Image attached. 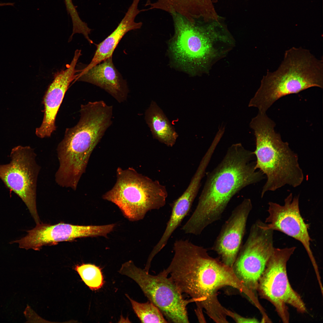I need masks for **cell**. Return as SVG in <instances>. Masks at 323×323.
Here are the masks:
<instances>
[{"label": "cell", "mask_w": 323, "mask_h": 323, "mask_svg": "<svg viewBox=\"0 0 323 323\" xmlns=\"http://www.w3.org/2000/svg\"><path fill=\"white\" fill-rule=\"evenodd\" d=\"M74 269L91 290H97L103 287V277L99 267L91 264H83L76 266Z\"/></svg>", "instance_id": "ffe728a7"}, {"label": "cell", "mask_w": 323, "mask_h": 323, "mask_svg": "<svg viewBox=\"0 0 323 323\" xmlns=\"http://www.w3.org/2000/svg\"><path fill=\"white\" fill-rule=\"evenodd\" d=\"M117 181L103 198L116 205L129 220L143 219L152 210H159L166 204L168 193L166 187L158 181L138 173L129 168L118 167Z\"/></svg>", "instance_id": "8992f818"}, {"label": "cell", "mask_w": 323, "mask_h": 323, "mask_svg": "<svg viewBox=\"0 0 323 323\" xmlns=\"http://www.w3.org/2000/svg\"><path fill=\"white\" fill-rule=\"evenodd\" d=\"M81 55V50H76L72 61L67 65L66 68L55 74L43 98L44 115L41 125L36 129V134L38 137H49L56 130L57 114L70 84L78 76V71L76 70V66Z\"/></svg>", "instance_id": "9a60e30c"}, {"label": "cell", "mask_w": 323, "mask_h": 323, "mask_svg": "<svg viewBox=\"0 0 323 323\" xmlns=\"http://www.w3.org/2000/svg\"><path fill=\"white\" fill-rule=\"evenodd\" d=\"M275 126L266 113L259 112L250 123L256 139V149L253 152L257 159L255 168L267 178L261 197L266 192L275 191L286 185L298 187L304 178L297 154L276 132Z\"/></svg>", "instance_id": "5b68a950"}, {"label": "cell", "mask_w": 323, "mask_h": 323, "mask_svg": "<svg viewBox=\"0 0 323 323\" xmlns=\"http://www.w3.org/2000/svg\"><path fill=\"white\" fill-rule=\"evenodd\" d=\"M174 254L165 273L182 294L195 301L197 309L205 310L218 323L227 322L228 310L218 300L217 292L229 286L245 294L252 301L256 296L239 279L233 267L210 256L204 247L188 240L174 243Z\"/></svg>", "instance_id": "6da1fadb"}, {"label": "cell", "mask_w": 323, "mask_h": 323, "mask_svg": "<svg viewBox=\"0 0 323 323\" xmlns=\"http://www.w3.org/2000/svg\"><path fill=\"white\" fill-rule=\"evenodd\" d=\"M228 316L231 317L236 322L238 323H257L259 322L258 320L255 319L245 318L239 316L238 314L233 313L230 310L228 311Z\"/></svg>", "instance_id": "7402d4cb"}, {"label": "cell", "mask_w": 323, "mask_h": 323, "mask_svg": "<svg viewBox=\"0 0 323 323\" xmlns=\"http://www.w3.org/2000/svg\"><path fill=\"white\" fill-rule=\"evenodd\" d=\"M262 222L258 220L252 226L232 267L239 279L254 292L274 248V231L264 228Z\"/></svg>", "instance_id": "8fae6325"}, {"label": "cell", "mask_w": 323, "mask_h": 323, "mask_svg": "<svg viewBox=\"0 0 323 323\" xmlns=\"http://www.w3.org/2000/svg\"><path fill=\"white\" fill-rule=\"evenodd\" d=\"M145 119L154 138L168 147L174 145L178 135L155 101H152L146 110Z\"/></svg>", "instance_id": "ac0fdd59"}, {"label": "cell", "mask_w": 323, "mask_h": 323, "mask_svg": "<svg viewBox=\"0 0 323 323\" xmlns=\"http://www.w3.org/2000/svg\"><path fill=\"white\" fill-rule=\"evenodd\" d=\"M12 5V3H0V6L7 5L11 6Z\"/></svg>", "instance_id": "603a6c76"}, {"label": "cell", "mask_w": 323, "mask_h": 323, "mask_svg": "<svg viewBox=\"0 0 323 323\" xmlns=\"http://www.w3.org/2000/svg\"><path fill=\"white\" fill-rule=\"evenodd\" d=\"M299 202V196L292 199L290 193L285 199L284 205L269 202V216L266 219V223L263 222V227L266 229L281 231L301 242L316 268L317 265L310 247L312 239L308 231L309 225L301 214Z\"/></svg>", "instance_id": "4fadbf2b"}, {"label": "cell", "mask_w": 323, "mask_h": 323, "mask_svg": "<svg viewBox=\"0 0 323 323\" xmlns=\"http://www.w3.org/2000/svg\"><path fill=\"white\" fill-rule=\"evenodd\" d=\"M175 30L171 51L177 62L188 70L203 68L214 55L213 33L177 14L171 15Z\"/></svg>", "instance_id": "9c48e42d"}, {"label": "cell", "mask_w": 323, "mask_h": 323, "mask_svg": "<svg viewBox=\"0 0 323 323\" xmlns=\"http://www.w3.org/2000/svg\"><path fill=\"white\" fill-rule=\"evenodd\" d=\"M113 109L103 100L81 105L79 122L66 129L57 148L59 166L55 176L60 182L78 185L92 152L112 123Z\"/></svg>", "instance_id": "3957f363"}, {"label": "cell", "mask_w": 323, "mask_h": 323, "mask_svg": "<svg viewBox=\"0 0 323 323\" xmlns=\"http://www.w3.org/2000/svg\"><path fill=\"white\" fill-rule=\"evenodd\" d=\"M33 149L18 146L10 152V162L0 164V179L27 207L36 224L41 223L36 208L37 183L41 169Z\"/></svg>", "instance_id": "30bf717a"}, {"label": "cell", "mask_w": 323, "mask_h": 323, "mask_svg": "<svg viewBox=\"0 0 323 323\" xmlns=\"http://www.w3.org/2000/svg\"><path fill=\"white\" fill-rule=\"evenodd\" d=\"M74 80L87 82L104 89L118 103L127 100L129 92L127 83L113 64L112 56L90 68L79 70Z\"/></svg>", "instance_id": "2e32d148"}, {"label": "cell", "mask_w": 323, "mask_h": 323, "mask_svg": "<svg viewBox=\"0 0 323 323\" xmlns=\"http://www.w3.org/2000/svg\"><path fill=\"white\" fill-rule=\"evenodd\" d=\"M296 248L295 246L274 247L259 280L257 289L263 298L273 304L282 321L286 323L289 320L286 304H290L300 313L306 311L301 297L291 287L287 275V263Z\"/></svg>", "instance_id": "ba28073f"}, {"label": "cell", "mask_w": 323, "mask_h": 323, "mask_svg": "<svg viewBox=\"0 0 323 323\" xmlns=\"http://www.w3.org/2000/svg\"><path fill=\"white\" fill-rule=\"evenodd\" d=\"M322 88L323 61L308 50L292 47L286 51L278 69L267 71L249 106L266 113L277 100L312 87Z\"/></svg>", "instance_id": "277c9868"}, {"label": "cell", "mask_w": 323, "mask_h": 323, "mask_svg": "<svg viewBox=\"0 0 323 323\" xmlns=\"http://www.w3.org/2000/svg\"><path fill=\"white\" fill-rule=\"evenodd\" d=\"M251 200L245 199L233 210L223 225L212 249L220 257L222 262L233 267L242 246L247 219L252 209Z\"/></svg>", "instance_id": "5bb4252c"}, {"label": "cell", "mask_w": 323, "mask_h": 323, "mask_svg": "<svg viewBox=\"0 0 323 323\" xmlns=\"http://www.w3.org/2000/svg\"><path fill=\"white\" fill-rule=\"evenodd\" d=\"M140 0H133L124 16L115 29L106 38L96 45L97 48L90 63L84 68H89L112 56L121 39L128 31L141 28L142 23L135 19L140 13L138 6Z\"/></svg>", "instance_id": "e0dca14e"}, {"label": "cell", "mask_w": 323, "mask_h": 323, "mask_svg": "<svg viewBox=\"0 0 323 323\" xmlns=\"http://www.w3.org/2000/svg\"><path fill=\"white\" fill-rule=\"evenodd\" d=\"M154 6L167 11L185 12L196 8L204 0H148Z\"/></svg>", "instance_id": "44dd1931"}, {"label": "cell", "mask_w": 323, "mask_h": 323, "mask_svg": "<svg viewBox=\"0 0 323 323\" xmlns=\"http://www.w3.org/2000/svg\"><path fill=\"white\" fill-rule=\"evenodd\" d=\"M126 295L131 303L132 308L142 323H167L159 310L150 301L139 303Z\"/></svg>", "instance_id": "d6986e66"}, {"label": "cell", "mask_w": 323, "mask_h": 323, "mask_svg": "<svg viewBox=\"0 0 323 323\" xmlns=\"http://www.w3.org/2000/svg\"><path fill=\"white\" fill-rule=\"evenodd\" d=\"M119 272L138 284L149 301L159 310L168 322H189L187 306L195 300L185 299L179 288L163 271L157 275H151L129 260L122 264Z\"/></svg>", "instance_id": "52a82bcc"}, {"label": "cell", "mask_w": 323, "mask_h": 323, "mask_svg": "<svg viewBox=\"0 0 323 323\" xmlns=\"http://www.w3.org/2000/svg\"><path fill=\"white\" fill-rule=\"evenodd\" d=\"M254 155L240 143L233 144L219 164L207 175L197 206L185 223L192 233L200 234L221 218L228 204L246 186L259 182L263 174L255 168Z\"/></svg>", "instance_id": "7a4b0ae2"}, {"label": "cell", "mask_w": 323, "mask_h": 323, "mask_svg": "<svg viewBox=\"0 0 323 323\" xmlns=\"http://www.w3.org/2000/svg\"><path fill=\"white\" fill-rule=\"evenodd\" d=\"M114 224L102 226H81L61 223L50 225L40 223L32 229L27 231V235L11 241L17 243L20 248L39 250L45 246L57 244L63 241H72L77 238L101 236L106 237L113 231Z\"/></svg>", "instance_id": "7c38bea8"}]
</instances>
